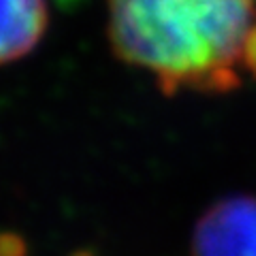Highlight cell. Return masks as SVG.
<instances>
[{"label": "cell", "mask_w": 256, "mask_h": 256, "mask_svg": "<svg viewBox=\"0 0 256 256\" xmlns=\"http://www.w3.org/2000/svg\"><path fill=\"white\" fill-rule=\"evenodd\" d=\"M254 28V0H109L114 52L166 96L237 88Z\"/></svg>", "instance_id": "6da1fadb"}, {"label": "cell", "mask_w": 256, "mask_h": 256, "mask_svg": "<svg viewBox=\"0 0 256 256\" xmlns=\"http://www.w3.org/2000/svg\"><path fill=\"white\" fill-rule=\"evenodd\" d=\"M192 256H256V196L233 194L218 201L196 222Z\"/></svg>", "instance_id": "7a4b0ae2"}, {"label": "cell", "mask_w": 256, "mask_h": 256, "mask_svg": "<svg viewBox=\"0 0 256 256\" xmlns=\"http://www.w3.org/2000/svg\"><path fill=\"white\" fill-rule=\"evenodd\" d=\"M45 0H0V64L24 58L47 28Z\"/></svg>", "instance_id": "3957f363"}, {"label": "cell", "mask_w": 256, "mask_h": 256, "mask_svg": "<svg viewBox=\"0 0 256 256\" xmlns=\"http://www.w3.org/2000/svg\"><path fill=\"white\" fill-rule=\"evenodd\" d=\"M0 256H28L26 239L13 230L0 233Z\"/></svg>", "instance_id": "277c9868"}, {"label": "cell", "mask_w": 256, "mask_h": 256, "mask_svg": "<svg viewBox=\"0 0 256 256\" xmlns=\"http://www.w3.org/2000/svg\"><path fill=\"white\" fill-rule=\"evenodd\" d=\"M244 66H246V70H250V73L256 77V28H254L250 41H248V47H246Z\"/></svg>", "instance_id": "5b68a950"}, {"label": "cell", "mask_w": 256, "mask_h": 256, "mask_svg": "<svg viewBox=\"0 0 256 256\" xmlns=\"http://www.w3.org/2000/svg\"><path fill=\"white\" fill-rule=\"evenodd\" d=\"M68 256H94V252L92 250H77V252L68 254Z\"/></svg>", "instance_id": "8992f818"}]
</instances>
